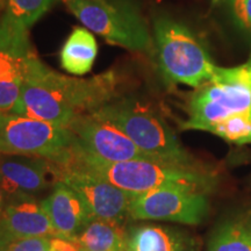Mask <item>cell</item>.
Segmentation results:
<instances>
[{"label": "cell", "instance_id": "6da1fadb", "mask_svg": "<svg viewBox=\"0 0 251 251\" xmlns=\"http://www.w3.org/2000/svg\"><path fill=\"white\" fill-rule=\"evenodd\" d=\"M118 75L106 71L74 78L51 70L34 55L24 75V115L69 128L78 117L98 111L117 98Z\"/></svg>", "mask_w": 251, "mask_h": 251}, {"label": "cell", "instance_id": "7a4b0ae2", "mask_svg": "<svg viewBox=\"0 0 251 251\" xmlns=\"http://www.w3.org/2000/svg\"><path fill=\"white\" fill-rule=\"evenodd\" d=\"M61 164L75 165L98 176L131 198L165 187H186L208 193L215 185V176L199 166L178 165L153 159L107 162L79 151L74 143L68 159Z\"/></svg>", "mask_w": 251, "mask_h": 251}, {"label": "cell", "instance_id": "3957f363", "mask_svg": "<svg viewBox=\"0 0 251 251\" xmlns=\"http://www.w3.org/2000/svg\"><path fill=\"white\" fill-rule=\"evenodd\" d=\"M91 114L120 129L151 159L197 166L166 122L136 100L114 99Z\"/></svg>", "mask_w": 251, "mask_h": 251}, {"label": "cell", "instance_id": "277c9868", "mask_svg": "<svg viewBox=\"0 0 251 251\" xmlns=\"http://www.w3.org/2000/svg\"><path fill=\"white\" fill-rule=\"evenodd\" d=\"M251 108V56L235 68L218 67L212 80L194 91L183 129L208 130L230 115Z\"/></svg>", "mask_w": 251, "mask_h": 251}, {"label": "cell", "instance_id": "5b68a950", "mask_svg": "<svg viewBox=\"0 0 251 251\" xmlns=\"http://www.w3.org/2000/svg\"><path fill=\"white\" fill-rule=\"evenodd\" d=\"M87 29L136 52L151 50L148 26L136 0H63Z\"/></svg>", "mask_w": 251, "mask_h": 251}, {"label": "cell", "instance_id": "8992f818", "mask_svg": "<svg viewBox=\"0 0 251 251\" xmlns=\"http://www.w3.org/2000/svg\"><path fill=\"white\" fill-rule=\"evenodd\" d=\"M153 33L159 68L166 79L196 89L213 79L218 67L186 26L161 17L153 23Z\"/></svg>", "mask_w": 251, "mask_h": 251}, {"label": "cell", "instance_id": "52a82bcc", "mask_svg": "<svg viewBox=\"0 0 251 251\" xmlns=\"http://www.w3.org/2000/svg\"><path fill=\"white\" fill-rule=\"evenodd\" d=\"M72 142L69 128L27 115L0 117V155L42 157L59 164L70 153Z\"/></svg>", "mask_w": 251, "mask_h": 251}, {"label": "cell", "instance_id": "ba28073f", "mask_svg": "<svg viewBox=\"0 0 251 251\" xmlns=\"http://www.w3.org/2000/svg\"><path fill=\"white\" fill-rule=\"evenodd\" d=\"M207 193L186 187H165L131 199L129 216L134 220L199 225L208 214Z\"/></svg>", "mask_w": 251, "mask_h": 251}, {"label": "cell", "instance_id": "9c48e42d", "mask_svg": "<svg viewBox=\"0 0 251 251\" xmlns=\"http://www.w3.org/2000/svg\"><path fill=\"white\" fill-rule=\"evenodd\" d=\"M51 166L57 180L67 184L84 200L94 219L124 224L129 216L133 199L129 194L75 165L51 163Z\"/></svg>", "mask_w": 251, "mask_h": 251}, {"label": "cell", "instance_id": "30bf717a", "mask_svg": "<svg viewBox=\"0 0 251 251\" xmlns=\"http://www.w3.org/2000/svg\"><path fill=\"white\" fill-rule=\"evenodd\" d=\"M69 130L74 137L75 148L102 161L151 159L120 129L93 114L78 117L69 126Z\"/></svg>", "mask_w": 251, "mask_h": 251}, {"label": "cell", "instance_id": "8fae6325", "mask_svg": "<svg viewBox=\"0 0 251 251\" xmlns=\"http://www.w3.org/2000/svg\"><path fill=\"white\" fill-rule=\"evenodd\" d=\"M0 179L8 203L33 197L58 181L48 159L21 155H0Z\"/></svg>", "mask_w": 251, "mask_h": 251}, {"label": "cell", "instance_id": "7c38bea8", "mask_svg": "<svg viewBox=\"0 0 251 251\" xmlns=\"http://www.w3.org/2000/svg\"><path fill=\"white\" fill-rule=\"evenodd\" d=\"M41 203L57 236L77 238L94 219L84 200L63 181H57L52 193Z\"/></svg>", "mask_w": 251, "mask_h": 251}, {"label": "cell", "instance_id": "4fadbf2b", "mask_svg": "<svg viewBox=\"0 0 251 251\" xmlns=\"http://www.w3.org/2000/svg\"><path fill=\"white\" fill-rule=\"evenodd\" d=\"M4 236L52 237L57 236L42 203L33 197L9 202L0 216Z\"/></svg>", "mask_w": 251, "mask_h": 251}, {"label": "cell", "instance_id": "5bb4252c", "mask_svg": "<svg viewBox=\"0 0 251 251\" xmlns=\"http://www.w3.org/2000/svg\"><path fill=\"white\" fill-rule=\"evenodd\" d=\"M34 55L28 29L4 12L0 18V80L24 77L28 62Z\"/></svg>", "mask_w": 251, "mask_h": 251}, {"label": "cell", "instance_id": "9a60e30c", "mask_svg": "<svg viewBox=\"0 0 251 251\" xmlns=\"http://www.w3.org/2000/svg\"><path fill=\"white\" fill-rule=\"evenodd\" d=\"M130 251H197L198 242L187 231L162 226H140L128 233Z\"/></svg>", "mask_w": 251, "mask_h": 251}, {"label": "cell", "instance_id": "2e32d148", "mask_svg": "<svg viewBox=\"0 0 251 251\" xmlns=\"http://www.w3.org/2000/svg\"><path fill=\"white\" fill-rule=\"evenodd\" d=\"M97 55L98 45L93 34L87 28L76 27L63 45L59 58L65 71L83 76L92 70Z\"/></svg>", "mask_w": 251, "mask_h": 251}, {"label": "cell", "instance_id": "e0dca14e", "mask_svg": "<svg viewBox=\"0 0 251 251\" xmlns=\"http://www.w3.org/2000/svg\"><path fill=\"white\" fill-rule=\"evenodd\" d=\"M87 251H130L124 224L93 219L77 237Z\"/></svg>", "mask_w": 251, "mask_h": 251}, {"label": "cell", "instance_id": "ac0fdd59", "mask_svg": "<svg viewBox=\"0 0 251 251\" xmlns=\"http://www.w3.org/2000/svg\"><path fill=\"white\" fill-rule=\"evenodd\" d=\"M208 251H251V214L220 226L209 240Z\"/></svg>", "mask_w": 251, "mask_h": 251}, {"label": "cell", "instance_id": "d6986e66", "mask_svg": "<svg viewBox=\"0 0 251 251\" xmlns=\"http://www.w3.org/2000/svg\"><path fill=\"white\" fill-rule=\"evenodd\" d=\"M222 139L235 144H251V108L236 113L208 128Z\"/></svg>", "mask_w": 251, "mask_h": 251}, {"label": "cell", "instance_id": "ffe728a7", "mask_svg": "<svg viewBox=\"0 0 251 251\" xmlns=\"http://www.w3.org/2000/svg\"><path fill=\"white\" fill-rule=\"evenodd\" d=\"M58 0H7L5 13L21 27L29 29Z\"/></svg>", "mask_w": 251, "mask_h": 251}, {"label": "cell", "instance_id": "44dd1931", "mask_svg": "<svg viewBox=\"0 0 251 251\" xmlns=\"http://www.w3.org/2000/svg\"><path fill=\"white\" fill-rule=\"evenodd\" d=\"M24 77L0 80V114L24 115Z\"/></svg>", "mask_w": 251, "mask_h": 251}, {"label": "cell", "instance_id": "7402d4cb", "mask_svg": "<svg viewBox=\"0 0 251 251\" xmlns=\"http://www.w3.org/2000/svg\"><path fill=\"white\" fill-rule=\"evenodd\" d=\"M50 237L0 238V251H49Z\"/></svg>", "mask_w": 251, "mask_h": 251}, {"label": "cell", "instance_id": "603a6c76", "mask_svg": "<svg viewBox=\"0 0 251 251\" xmlns=\"http://www.w3.org/2000/svg\"><path fill=\"white\" fill-rule=\"evenodd\" d=\"M235 23L251 33V0H227Z\"/></svg>", "mask_w": 251, "mask_h": 251}, {"label": "cell", "instance_id": "cb8c5ba5", "mask_svg": "<svg viewBox=\"0 0 251 251\" xmlns=\"http://www.w3.org/2000/svg\"><path fill=\"white\" fill-rule=\"evenodd\" d=\"M81 248L78 238L52 236L49 240V251H80Z\"/></svg>", "mask_w": 251, "mask_h": 251}, {"label": "cell", "instance_id": "d4e9b609", "mask_svg": "<svg viewBox=\"0 0 251 251\" xmlns=\"http://www.w3.org/2000/svg\"><path fill=\"white\" fill-rule=\"evenodd\" d=\"M8 205V199L7 196H6L4 188H2L1 179H0V216H1L2 213H4L6 206Z\"/></svg>", "mask_w": 251, "mask_h": 251}, {"label": "cell", "instance_id": "484cf974", "mask_svg": "<svg viewBox=\"0 0 251 251\" xmlns=\"http://www.w3.org/2000/svg\"><path fill=\"white\" fill-rule=\"evenodd\" d=\"M4 237V234H2V230H1V228H0V238H2Z\"/></svg>", "mask_w": 251, "mask_h": 251}, {"label": "cell", "instance_id": "4316f807", "mask_svg": "<svg viewBox=\"0 0 251 251\" xmlns=\"http://www.w3.org/2000/svg\"><path fill=\"white\" fill-rule=\"evenodd\" d=\"M212 1H213V4H216V2H218L219 0H212Z\"/></svg>", "mask_w": 251, "mask_h": 251}, {"label": "cell", "instance_id": "83f0119b", "mask_svg": "<svg viewBox=\"0 0 251 251\" xmlns=\"http://www.w3.org/2000/svg\"><path fill=\"white\" fill-rule=\"evenodd\" d=\"M80 251H87V250L84 249V248H81V250H80Z\"/></svg>", "mask_w": 251, "mask_h": 251}, {"label": "cell", "instance_id": "f1b7e54d", "mask_svg": "<svg viewBox=\"0 0 251 251\" xmlns=\"http://www.w3.org/2000/svg\"><path fill=\"white\" fill-rule=\"evenodd\" d=\"M2 5V0H0V6H1Z\"/></svg>", "mask_w": 251, "mask_h": 251}, {"label": "cell", "instance_id": "f546056e", "mask_svg": "<svg viewBox=\"0 0 251 251\" xmlns=\"http://www.w3.org/2000/svg\"><path fill=\"white\" fill-rule=\"evenodd\" d=\"M0 117H1V114H0Z\"/></svg>", "mask_w": 251, "mask_h": 251}]
</instances>
